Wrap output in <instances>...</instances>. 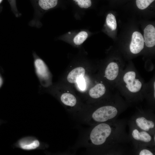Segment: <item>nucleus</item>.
<instances>
[{
	"instance_id": "nucleus-1",
	"label": "nucleus",
	"mask_w": 155,
	"mask_h": 155,
	"mask_svg": "<svg viewBox=\"0 0 155 155\" xmlns=\"http://www.w3.org/2000/svg\"><path fill=\"white\" fill-rule=\"evenodd\" d=\"M111 131V128L108 124L105 123L100 124L91 131L90 135L91 141L95 145H102L105 142Z\"/></svg>"
},
{
	"instance_id": "nucleus-2",
	"label": "nucleus",
	"mask_w": 155,
	"mask_h": 155,
	"mask_svg": "<svg viewBox=\"0 0 155 155\" xmlns=\"http://www.w3.org/2000/svg\"><path fill=\"white\" fill-rule=\"evenodd\" d=\"M117 108L112 106H106L101 107L94 112L92 115L95 121L102 122L115 117L117 115Z\"/></svg>"
},
{
	"instance_id": "nucleus-3",
	"label": "nucleus",
	"mask_w": 155,
	"mask_h": 155,
	"mask_svg": "<svg viewBox=\"0 0 155 155\" xmlns=\"http://www.w3.org/2000/svg\"><path fill=\"white\" fill-rule=\"evenodd\" d=\"M40 146V141L36 137L29 136L18 140L13 144V147L25 150L30 151L38 149Z\"/></svg>"
},
{
	"instance_id": "nucleus-4",
	"label": "nucleus",
	"mask_w": 155,
	"mask_h": 155,
	"mask_svg": "<svg viewBox=\"0 0 155 155\" xmlns=\"http://www.w3.org/2000/svg\"><path fill=\"white\" fill-rule=\"evenodd\" d=\"M136 74L133 71H129L124 75L123 80L126 84V87L131 92L135 93L139 91L142 84L138 79H135Z\"/></svg>"
},
{
	"instance_id": "nucleus-5",
	"label": "nucleus",
	"mask_w": 155,
	"mask_h": 155,
	"mask_svg": "<svg viewBox=\"0 0 155 155\" xmlns=\"http://www.w3.org/2000/svg\"><path fill=\"white\" fill-rule=\"evenodd\" d=\"M35 71L38 78L42 82L49 80L50 74L48 68L44 61L39 58L36 59L34 61Z\"/></svg>"
},
{
	"instance_id": "nucleus-6",
	"label": "nucleus",
	"mask_w": 155,
	"mask_h": 155,
	"mask_svg": "<svg viewBox=\"0 0 155 155\" xmlns=\"http://www.w3.org/2000/svg\"><path fill=\"white\" fill-rule=\"evenodd\" d=\"M144 38L142 34L137 31L134 32L130 46L131 52L134 54L139 53L144 47Z\"/></svg>"
},
{
	"instance_id": "nucleus-7",
	"label": "nucleus",
	"mask_w": 155,
	"mask_h": 155,
	"mask_svg": "<svg viewBox=\"0 0 155 155\" xmlns=\"http://www.w3.org/2000/svg\"><path fill=\"white\" fill-rule=\"evenodd\" d=\"M144 40L146 45L151 47L155 45V28L151 24L147 26L144 30Z\"/></svg>"
},
{
	"instance_id": "nucleus-8",
	"label": "nucleus",
	"mask_w": 155,
	"mask_h": 155,
	"mask_svg": "<svg viewBox=\"0 0 155 155\" xmlns=\"http://www.w3.org/2000/svg\"><path fill=\"white\" fill-rule=\"evenodd\" d=\"M85 70L84 68L79 67H76L70 71L67 77V81L71 83H75L81 77H83Z\"/></svg>"
},
{
	"instance_id": "nucleus-9",
	"label": "nucleus",
	"mask_w": 155,
	"mask_h": 155,
	"mask_svg": "<svg viewBox=\"0 0 155 155\" xmlns=\"http://www.w3.org/2000/svg\"><path fill=\"white\" fill-rule=\"evenodd\" d=\"M119 72V67L115 62H112L107 66L105 75L106 78L109 80H113L117 77Z\"/></svg>"
},
{
	"instance_id": "nucleus-10",
	"label": "nucleus",
	"mask_w": 155,
	"mask_h": 155,
	"mask_svg": "<svg viewBox=\"0 0 155 155\" xmlns=\"http://www.w3.org/2000/svg\"><path fill=\"white\" fill-rule=\"evenodd\" d=\"M106 88L102 83H98L91 88L89 91V95L94 98H98L103 96L105 93Z\"/></svg>"
},
{
	"instance_id": "nucleus-11",
	"label": "nucleus",
	"mask_w": 155,
	"mask_h": 155,
	"mask_svg": "<svg viewBox=\"0 0 155 155\" xmlns=\"http://www.w3.org/2000/svg\"><path fill=\"white\" fill-rule=\"evenodd\" d=\"M135 121L137 125L140 128L146 131L154 127V124L152 121L148 120L143 117L137 118Z\"/></svg>"
},
{
	"instance_id": "nucleus-12",
	"label": "nucleus",
	"mask_w": 155,
	"mask_h": 155,
	"mask_svg": "<svg viewBox=\"0 0 155 155\" xmlns=\"http://www.w3.org/2000/svg\"><path fill=\"white\" fill-rule=\"evenodd\" d=\"M132 135L135 140L146 142H149L152 140L151 135L146 131H142L140 132L136 129L132 131Z\"/></svg>"
},
{
	"instance_id": "nucleus-13",
	"label": "nucleus",
	"mask_w": 155,
	"mask_h": 155,
	"mask_svg": "<svg viewBox=\"0 0 155 155\" xmlns=\"http://www.w3.org/2000/svg\"><path fill=\"white\" fill-rule=\"evenodd\" d=\"M60 99L62 102L65 105L73 106L76 104L77 100L75 97L72 94L67 93H63L61 95Z\"/></svg>"
},
{
	"instance_id": "nucleus-14",
	"label": "nucleus",
	"mask_w": 155,
	"mask_h": 155,
	"mask_svg": "<svg viewBox=\"0 0 155 155\" xmlns=\"http://www.w3.org/2000/svg\"><path fill=\"white\" fill-rule=\"evenodd\" d=\"M37 1L39 7L44 10H48L54 7L58 2V0H37Z\"/></svg>"
},
{
	"instance_id": "nucleus-15",
	"label": "nucleus",
	"mask_w": 155,
	"mask_h": 155,
	"mask_svg": "<svg viewBox=\"0 0 155 155\" xmlns=\"http://www.w3.org/2000/svg\"><path fill=\"white\" fill-rule=\"evenodd\" d=\"M88 36V34L86 32L81 31L75 36L73 39V42L76 45H80L86 40Z\"/></svg>"
},
{
	"instance_id": "nucleus-16",
	"label": "nucleus",
	"mask_w": 155,
	"mask_h": 155,
	"mask_svg": "<svg viewBox=\"0 0 155 155\" xmlns=\"http://www.w3.org/2000/svg\"><path fill=\"white\" fill-rule=\"evenodd\" d=\"M106 22L107 26L112 30H115L117 26V24L115 18L111 13H109L107 15Z\"/></svg>"
},
{
	"instance_id": "nucleus-17",
	"label": "nucleus",
	"mask_w": 155,
	"mask_h": 155,
	"mask_svg": "<svg viewBox=\"0 0 155 155\" xmlns=\"http://www.w3.org/2000/svg\"><path fill=\"white\" fill-rule=\"evenodd\" d=\"M155 0H136L137 7L143 10L147 8Z\"/></svg>"
},
{
	"instance_id": "nucleus-18",
	"label": "nucleus",
	"mask_w": 155,
	"mask_h": 155,
	"mask_svg": "<svg viewBox=\"0 0 155 155\" xmlns=\"http://www.w3.org/2000/svg\"><path fill=\"white\" fill-rule=\"evenodd\" d=\"M81 8H87L92 5L91 0H73Z\"/></svg>"
},
{
	"instance_id": "nucleus-19",
	"label": "nucleus",
	"mask_w": 155,
	"mask_h": 155,
	"mask_svg": "<svg viewBox=\"0 0 155 155\" xmlns=\"http://www.w3.org/2000/svg\"><path fill=\"white\" fill-rule=\"evenodd\" d=\"M79 88L82 90H84L86 88V84L83 77L79 78L76 82Z\"/></svg>"
},
{
	"instance_id": "nucleus-20",
	"label": "nucleus",
	"mask_w": 155,
	"mask_h": 155,
	"mask_svg": "<svg viewBox=\"0 0 155 155\" xmlns=\"http://www.w3.org/2000/svg\"><path fill=\"white\" fill-rule=\"evenodd\" d=\"M140 155H153V154L149 150L147 149H143L141 150Z\"/></svg>"
},
{
	"instance_id": "nucleus-21",
	"label": "nucleus",
	"mask_w": 155,
	"mask_h": 155,
	"mask_svg": "<svg viewBox=\"0 0 155 155\" xmlns=\"http://www.w3.org/2000/svg\"><path fill=\"white\" fill-rule=\"evenodd\" d=\"M10 4L12 6L14 7L15 6V0H8Z\"/></svg>"
},
{
	"instance_id": "nucleus-22",
	"label": "nucleus",
	"mask_w": 155,
	"mask_h": 155,
	"mask_svg": "<svg viewBox=\"0 0 155 155\" xmlns=\"http://www.w3.org/2000/svg\"><path fill=\"white\" fill-rule=\"evenodd\" d=\"M1 83H2V80H1V78L0 77V86L1 85Z\"/></svg>"
},
{
	"instance_id": "nucleus-23",
	"label": "nucleus",
	"mask_w": 155,
	"mask_h": 155,
	"mask_svg": "<svg viewBox=\"0 0 155 155\" xmlns=\"http://www.w3.org/2000/svg\"><path fill=\"white\" fill-rule=\"evenodd\" d=\"M3 0H0V4L1 3Z\"/></svg>"
},
{
	"instance_id": "nucleus-24",
	"label": "nucleus",
	"mask_w": 155,
	"mask_h": 155,
	"mask_svg": "<svg viewBox=\"0 0 155 155\" xmlns=\"http://www.w3.org/2000/svg\"><path fill=\"white\" fill-rule=\"evenodd\" d=\"M154 141L155 140V136L154 137Z\"/></svg>"
}]
</instances>
